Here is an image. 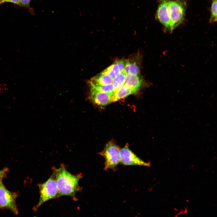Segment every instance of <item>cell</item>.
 Instances as JSON below:
<instances>
[{
    "mask_svg": "<svg viewBox=\"0 0 217 217\" xmlns=\"http://www.w3.org/2000/svg\"><path fill=\"white\" fill-rule=\"evenodd\" d=\"M120 162L127 165H138L149 167L150 163L146 162L137 156L126 146L120 150Z\"/></svg>",
    "mask_w": 217,
    "mask_h": 217,
    "instance_id": "6",
    "label": "cell"
},
{
    "mask_svg": "<svg viewBox=\"0 0 217 217\" xmlns=\"http://www.w3.org/2000/svg\"><path fill=\"white\" fill-rule=\"evenodd\" d=\"M112 96L109 93L90 88V99L94 104L97 105L103 106L110 103Z\"/></svg>",
    "mask_w": 217,
    "mask_h": 217,
    "instance_id": "8",
    "label": "cell"
},
{
    "mask_svg": "<svg viewBox=\"0 0 217 217\" xmlns=\"http://www.w3.org/2000/svg\"><path fill=\"white\" fill-rule=\"evenodd\" d=\"M90 88H92L100 91L109 93L112 96L114 92L113 85L110 84L103 85H90Z\"/></svg>",
    "mask_w": 217,
    "mask_h": 217,
    "instance_id": "14",
    "label": "cell"
},
{
    "mask_svg": "<svg viewBox=\"0 0 217 217\" xmlns=\"http://www.w3.org/2000/svg\"><path fill=\"white\" fill-rule=\"evenodd\" d=\"M38 186L40 197L38 203L33 207V210L35 211L45 202L59 197L55 175L53 171L49 179L43 183L39 184Z\"/></svg>",
    "mask_w": 217,
    "mask_h": 217,
    "instance_id": "2",
    "label": "cell"
},
{
    "mask_svg": "<svg viewBox=\"0 0 217 217\" xmlns=\"http://www.w3.org/2000/svg\"><path fill=\"white\" fill-rule=\"evenodd\" d=\"M186 6V0H169L168 10L171 32L183 22Z\"/></svg>",
    "mask_w": 217,
    "mask_h": 217,
    "instance_id": "3",
    "label": "cell"
},
{
    "mask_svg": "<svg viewBox=\"0 0 217 217\" xmlns=\"http://www.w3.org/2000/svg\"><path fill=\"white\" fill-rule=\"evenodd\" d=\"M217 21V0H212L211 7V16L209 19L210 23Z\"/></svg>",
    "mask_w": 217,
    "mask_h": 217,
    "instance_id": "15",
    "label": "cell"
},
{
    "mask_svg": "<svg viewBox=\"0 0 217 217\" xmlns=\"http://www.w3.org/2000/svg\"><path fill=\"white\" fill-rule=\"evenodd\" d=\"M126 61V59L116 61L102 72L114 78L120 72L124 70Z\"/></svg>",
    "mask_w": 217,
    "mask_h": 217,
    "instance_id": "11",
    "label": "cell"
},
{
    "mask_svg": "<svg viewBox=\"0 0 217 217\" xmlns=\"http://www.w3.org/2000/svg\"><path fill=\"white\" fill-rule=\"evenodd\" d=\"M119 147L110 141L106 145L104 149L99 154L105 159L104 169H114L120 162Z\"/></svg>",
    "mask_w": 217,
    "mask_h": 217,
    "instance_id": "4",
    "label": "cell"
},
{
    "mask_svg": "<svg viewBox=\"0 0 217 217\" xmlns=\"http://www.w3.org/2000/svg\"><path fill=\"white\" fill-rule=\"evenodd\" d=\"M31 0H20V6H23L26 8L29 7Z\"/></svg>",
    "mask_w": 217,
    "mask_h": 217,
    "instance_id": "17",
    "label": "cell"
},
{
    "mask_svg": "<svg viewBox=\"0 0 217 217\" xmlns=\"http://www.w3.org/2000/svg\"><path fill=\"white\" fill-rule=\"evenodd\" d=\"M169 0H159L156 17L164 26L166 31L171 33V24L168 10Z\"/></svg>",
    "mask_w": 217,
    "mask_h": 217,
    "instance_id": "7",
    "label": "cell"
},
{
    "mask_svg": "<svg viewBox=\"0 0 217 217\" xmlns=\"http://www.w3.org/2000/svg\"><path fill=\"white\" fill-rule=\"evenodd\" d=\"M142 80L139 75L128 73L126 76L125 83L132 88L139 90L142 84Z\"/></svg>",
    "mask_w": 217,
    "mask_h": 217,
    "instance_id": "12",
    "label": "cell"
},
{
    "mask_svg": "<svg viewBox=\"0 0 217 217\" xmlns=\"http://www.w3.org/2000/svg\"><path fill=\"white\" fill-rule=\"evenodd\" d=\"M140 58L135 55L126 59L124 68L126 73L139 75L140 73Z\"/></svg>",
    "mask_w": 217,
    "mask_h": 217,
    "instance_id": "10",
    "label": "cell"
},
{
    "mask_svg": "<svg viewBox=\"0 0 217 217\" xmlns=\"http://www.w3.org/2000/svg\"><path fill=\"white\" fill-rule=\"evenodd\" d=\"M6 2H11L20 6V0H0V5Z\"/></svg>",
    "mask_w": 217,
    "mask_h": 217,
    "instance_id": "18",
    "label": "cell"
},
{
    "mask_svg": "<svg viewBox=\"0 0 217 217\" xmlns=\"http://www.w3.org/2000/svg\"><path fill=\"white\" fill-rule=\"evenodd\" d=\"M17 196V193L9 191L2 182L0 183V208L8 209L17 215L18 211L16 202Z\"/></svg>",
    "mask_w": 217,
    "mask_h": 217,
    "instance_id": "5",
    "label": "cell"
},
{
    "mask_svg": "<svg viewBox=\"0 0 217 217\" xmlns=\"http://www.w3.org/2000/svg\"><path fill=\"white\" fill-rule=\"evenodd\" d=\"M52 169L55 175L59 197L69 196L74 200H76V194L81 190L82 188L79 186L78 182L82 177V174H72L67 170L63 164L59 168L53 167Z\"/></svg>",
    "mask_w": 217,
    "mask_h": 217,
    "instance_id": "1",
    "label": "cell"
},
{
    "mask_svg": "<svg viewBox=\"0 0 217 217\" xmlns=\"http://www.w3.org/2000/svg\"><path fill=\"white\" fill-rule=\"evenodd\" d=\"M139 90L132 88L124 83L112 96L110 103L117 101L131 94L137 93Z\"/></svg>",
    "mask_w": 217,
    "mask_h": 217,
    "instance_id": "9",
    "label": "cell"
},
{
    "mask_svg": "<svg viewBox=\"0 0 217 217\" xmlns=\"http://www.w3.org/2000/svg\"><path fill=\"white\" fill-rule=\"evenodd\" d=\"M127 74L124 70L114 78L112 84L114 87V93L125 83Z\"/></svg>",
    "mask_w": 217,
    "mask_h": 217,
    "instance_id": "13",
    "label": "cell"
},
{
    "mask_svg": "<svg viewBox=\"0 0 217 217\" xmlns=\"http://www.w3.org/2000/svg\"><path fill=\"white\" fill-rule=\"evenodd\" d=\"M9 171V169L7 167H5L3 169L0 170V183L2 182L3 179L7 176Z\"/></svg>",
    "mask_w": 217,
    "mask_h": 217,
    "instance_id": "16",
    "label": "cell"
}]
</instances>
